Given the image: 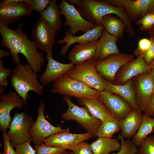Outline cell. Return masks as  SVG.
<instances>
[{
    "label": "cell",
    "mask_w": 154,
    "mask_h": 154,
    "mask_svg": "<svg viewBox=\"0 0 154 154\" xmlns=\"http://www.w3.org/2000/svg\"><path fill=\"white\" fill-rule=\"evenodd\" d=\"M23 26L22 21L15 29H12L8 26L0 25V33L3 39L0 45L9 49L15 64H20L21 58L18 54H23L28 64L37 73L41 70L44 63V54L37 50L34 41L30 40L27 33L23 32Z\"/></svg>",
    "instance_id": "1"
},
{
    "label": "cell",
    "mask_w": 154,
    "mask_h": 154,
    "mask_svg": "<svg viewBox=\"0 0 154 154\" xmlns=\"http://www.w3.org/2000/svg\"><path fill=\"white\" fill-rule=\"evenodd\" d=\"M37 73L29 64H20L12 71L9 81L16 92L26 104L29 98V92H34L38 95L43 93V86L38 78Z\"/></svg>",
    "instance_id": "2"
},
{
    "label": "cell",
    "mask_w": 154,
    "mask_h": 154,
    "mask_svg": "<svg viewBox=\"0 0 154 154\" xmlns=\"http://www.w3.org/2000/svg\"><path fill=\"white\" fill-rule=\"evenodd\" d=\"M51 92L78 99H96L100 92L80 81L65 75L53 82Z\"/></svg>",
    "instance_id": "3"
},
{
    "label": "cell",
    "mask_w": 154,
    "mask_h": 154,
    "mask_svg": "<svg viewBox=\"0 0 154 154\" xmlns=\"http://www.w3.org/2000/svg\"><path fill=\"white\" fill-rule=\"evenodd\" d=\"M63 99L67 104L68 108L66 112L61 114L62 119L66 121H76L87 132L96 136L102 121L93 116L86 107H80L74 104L71 97L64 96Z\"/></svg>",
    "instance_id": "4"
},
{
    "label": "cell",
    "mask_w": 154,
    "mask_h": 154,
    "mask_svg": "<svg viewBox=\"0 0 154 154\" xmlns=\"http://www.w3.org/2000/svg\"><path fill=\"white\" fill-rule=\"evenodd\" d=\"M35 123L32 116L25 112H16L7 133L14 147L27 141H32L31 130Z\"/></svg>",
    "instance_id": "5"
},
{
    "label": "cell",
    "mask_w": 154,
    "mask_h": 154,
    "mask_svg": "<svg viewBox=\"0 0 154 154\" xmlns=\"http://www.w3.org/2000/svg\"><path fill=\"white\" fill-rule=\"evenodd\" d=\"M93 58L74 68L64 75L77 80L101 92L105 90L103 77L99 73Z\"/></svg>",
    "instance_id": "6"
},
{
    "label": "cell",
    "mask_w": 154,
    "mask_h": 154,
    "mask_svg": "<svg viewBox=\"0 0 154 154\" xmlns=\"http://www.w3.org/2000/svg\"><path fill=\"white\" fill-rule=\"evenodd\" d=\"M57 31L40 17L31 29L34 41L37 48L52 56Z\"/></svg>",
    "instance_id": "7"
},
{
    "label": "cell",
    "mask_w": 154,
    "mask_h": 154,
    "mask_svg": "<svg viewBox=\"0 0 154 154\" xmlns=\"http://www.w3.org/2000/svg\"><path fill=\"white\" fill-rule=\"evenodd\" d=\"M134 55L127 53L113 54L95 62L99 73L106 80L113 83L116 74L123 66L134 59Z\"/></svg>",
    "instance_id": "8"
},
{
    "label": "cell",
    "mask_w": 154,
    "mask_h": 154,
    "mask_svg": "<svg viewBox=\"0 0 154 154\" xmlns=\"http://www.w3.org/2000/svg\"><path fill=\"white\" fill-rule=\"evenodd\" d=\"M58 6L61 14L66 19L63 25L69 27L71 33L73 35L78 31L85 33L98 26L85 19L74 6L69 4L66 0H63Z\"/></svg>",
    "instance_id": "9"
},
{
    "label": "cell",
    "mask_w": 154,
    "mask_h": 154,
    "mask_svg": "<svg viewBox=\"0 0 154 154\" xmlns=\"http://www.w3.org/2000/svg\"><path fill=\"white\" fill-rule=\"evenodd\" d=\"M32 11L30 5L24 2L14 0L0 1V25L8 26L19 21L21 17L29 15Z\"/></svg>",
    "instance_id": "10"
},
{
    "label": "cell",
    "mask_w": 154,
    "mask_h": 154,
    "mask_svg": "<svg viewBox=\"0 0 154 154\" xmlns=\"http://www.w3.org/2000/svg\"><path fill=\"white\" fill-rule=\"evenodd\" d=\"M45 108V105L42 100L37 110V118L30 132L32 141L35 144L43 143L45 139L51 135L66 129L53 125L46 119L44 114Z\"/></svg>",
    "instance_id": "11"
},
{
    "label": "cell",
    "mask_w": 154,
    "mask_h": 154,
    "mask_svg": "<svg viewBox=\"0 0 154 154\" xmlns=\"http://www.w3.org/2000/svg\"><path fill=\"white\" fill-rule=\"evenodd\" d=\"M24 104L22 98L16 92L9 91L0 95V129L2 132L9 128L12 119L10 115L14 108H22Z\"/></svg>",
    "instance_id": "12"
},
{
    "label": "cell",
    "mask_w": 154,
    "mask_h": 154,
    "mask_svg": "<svg viewBox=\"0 0 154 154\" xmlns=\"http://www.w3.org/2000/svg\"><path fill=\"white\" fill-rule=\"evenodd\" d=\"M94 136L92 133L88 132L71 133L67 129L51 135L45 139L44 142L48 145L60 147L67 150Z\"/></svg>",
    "instance_id": "13"
},
{
    "label": "cell",
    "mask_w": 154,
    "mask_h": 154,
    "mask_svg": "<svg viewBox=\"0 0 154 154\" xmlns=\"http://www.w3.org/2000/svg\"><path fill=\"white\" fill-rule=\"evenodd\" d=\"M99 98L115 119L120 121L134 110L120 96L106 90L100 92Z\"/></svg>",
    "instance_id": "14"
},
{
    "label": "cell",
    "mask_w": 154,
    "mask_h": 154,
    "mask_svg": "<svg viewBox=\"0 0 154 154\" xmlns=\"http://www.w3.org/2000/svg\"><path fill=\"white\" fill-rule=\"evenodd\" d=\"M150 70L149 65L145 63L143 57L138 56L120 68L116 74L113 83L124 84L133 77L148 72Z\"/></svg>",
    "instance_id": "15"
},
{
    "label": "cell",
    "mask_w": 154,
    "mask_h": 154,
    "mask_svg": "<svg viewBox=\"0 0 154 154\" xmlns=\"http://www.w3.org/2000/svg\"><path fill=\"white\" fill-rule=\"evenodd\" d=\"M135 84L137 102L142 111H144L154 94V82L147 72L137 76Z\"/></svg>",
    "instance_id": "16"
},
{
    "label": "cell",
    "mask_w": 154,
    "mask_h": 154,
    "mask_svg": "<svg viewBox=\"0 0 154 154\" xmlns=\"http://www.w3.org/2000/svg\"><path fill=\"white\" fill-rule=\"evenodd\" d=\"M104 28L103 25H101L88 31L82 35L77 36L72 35L70 29H69L66 32L63 38L56 42L59 45L66 43V45L62 46L60 51L61 55L62 56H65L69 47L74 43L78 42L79 44H83L98 40L102 35Z\"/></svg>",
    "instance_id": "17"
},
{
    "label": "cell",
    "mask_w": 154,
    "mask_h": 154,
    "mask_svg": "<svg viewBox=\"0 0 154 154\" xmlns=\"http://www.w3.org/2000/svg\"><path fill=\"white\" fill-rule=\"evenodd\" d=\"M47 61L46 68L40 76L39 81L42 85H46L56 80L64 75L73 68L74 65L72 63L64 64L54 60L52 57L47 55Z\"/></svg>",
    "instance_id": "18"
},
{
    "label": "cell",
    "mask_w": 154,
    "mask_h": 154,
    "mask_svg": "<svg viewBox=\"0 0 154 154\" xmlns=\"http://www.w3.org/2000/svg\"><path fill=\"white\" fill-rule=\"evenodd\" d=\"M105 90L117 95L127 102L134 110L142 113L136 100L134 84L132 79L122 85L116 84L106 80L103 77Z\"/></svg>",
    "instance_id": "19"
},
{
    "label": "cell",
    "mask_w": 154,
    "mask_h": 154,
    "mask_svg": "<svg viewBox=\"0 0 154 154\" xmlns=\"http://www.w3.org/2000/svg\"><path fill=\"white\" fill-rule=\"evenodd\" d=\"M119 38L109 34L105 29L98 39L93 59L96 61L104 60L108 56L121 54L116 42Z\"/></svg>",
    "instance_id": "20"
},
{
    "label": "cell",
    "mask_w": 154,
    "mask_h": 154,
    "mask_svg": "<svg viewBox=\"0 0 154 154\" xmlns=\"http://www.w3.org/2000/svg\"><path fill=\"white\" fill-rule=\"evenodd\" d=\"M98 40H94L85 44H78L74 45L69 53L67 59L76 66L93 59Z\"/></svg>",
    "instance_id": "21"
},
{
    "label": "cell",
    "mask_w": 154,
    "mask_h": 154,
    "mask_svg": "<svg viewBox=\"0 0 154 154\" xmlns=\"http://www.w3.org/2000/svg\"><path fill=\"white\" fill-rule=\"evenodd\" d=\"M142 113L133 110L125 118L119 121L121 136L125 139L133 137L137 131L142 118Z\"/></svg>",
    "instance_id": "22"
},
{
    "label": "cell",
    "mask_w": 154,
    "mask_h": 154,
    "mask_svg": "<svg viewBox=\"0 0 154 154\" xmlns=\"http://www.w3.org/2000/svg\"><path fill=\"white\" fill-rule=\"evenodd\" d=\"M125 9L132 22L147 14L153 13L154 0H129Z\"/></svg>",
    "instance_id": "23"
},
{
    "label": "cell",
    "mask_w": 154,
    "mask_h": 154,
    "mask_svg": "<svg viewBox=\"0 0 154 154\" xmlns=\"http://www.w3.org/2000/svg\"><path fill=\"white\" fill-rule=\"evenodd\" d=\"M79 104L86 107L90 114L102 122L112 116L111 113L99 98L94 99L80 98Z\"/></svg>",
    "instance_id": "24"
},
{
    "label": "cell",
    "mask_w": 154,
    "mask_h": 154,
    "mask_svg": "<svg viewBox=\"0 0 154 154\" xmlns=\"http://www.w3.org/2000/svg\"><path fill=\"white\" fill-rule=\"evenodd\" d=\"M94 154H109L119 151L121 144L117 139L99 137L90 144Z\"/></svg>",
    "instance_id": "25"
},
{
    "label": "cell",
    "mask_w": 154,
    "mask_h": 154,
    "mask_svg": "<svg viewBox=\"0 0 154 154\" xmlns=\"http://www.w3.org/2000/svg\"><path fill=\"white\" fill-rule=\"evenodd\" d=\"M58 5L56 0H52L47 8L40 13V17L57 31L62 28V21Z\"/></svg>",
    "instance_id": "26"
},
{
    "label": "cell",
    "mask_w": 154,
    "mask_h": 154,
    "mask_svg": "<svg viewBox=\"0 0 154 154\" xmlns=\"http://www.w3.org/2000/svg\"><path fill=\"white\" fill-rule=\"evenodd\" d=\"M102 25L109 34L119 38L123 37L124 30L126 27L125 24L121 20L111 14L103 17Z\"/></svg>",
    "instance_id": "27"
},
{
    "label": "cell",
    "mask_w": 154,
    "mask_h": 154,
    "mask_svg": "<svg viewBox=\"0 0 154 154\" xmlns=\"http://www.w3.org/2000/svg\"><path fill=\"white\" fill-rule=\"evenodd\" d=\"M154 128V117L147 114L142 115L141 121L136 133L132 140L134 144L139 147L142 141L153 131Z\"/></svg>",
    "instance_id": "28"
},
{
    "label": "cell",
    "mask_w": 154,
    "mask_h": 154,
    "mask_svg": "<svg viewBox=\"0 0 154 154\" xmlns=\"http://www.w3.org/2000/svg\"><path fill=\"white\" fill-rule=\"evenodd\" d=\"M120 131L121 128L119 121L112 116L102 122L97 131L96 136L98 137L113 138V135Z\"/></svg>",
    "instance_id": "29"
},
{
    "label": "cell",
    "mask_w": 154,
    "mask_h": 154,
    "mask_svg": "<svg viewBox=\"0 0 154 154\" xmlns=\"http://www.w3.org/2000/svg\"><path fill=\"white\" fill-rule=\"evenodd\" d=\"M118 138L120 141L121 146L118 152L112 154H137L138 149L130 139L123 138L120 134Z\"/></svg>",
    "instance_id": "30"
},
{
    "label": "cell",
    "mask_w": 154,
    "mask_h": 154,
    "mask_svg": "<svg viewBox=\"0 0 154 154\" xmlns=\"http://www.w3.org/2000/svg\"><path fill=\"white\" fill-rule=\"evenodd\" d=\"M34 149L37 154H62L66 151L62 147L48 145L43 143L35 144Z\"/></svg>",
    "instance_id": "31"
},
{
    "label": "cell",
    "mask_w": 154,
    "mask_h": 154,
    "mask_svg": "<svg viewBox=\"0 0 154 154\" xmlns=\"http://www.w3.org/2000/svg\"><path fill=\"white\" fill-rule=\"evenodd\" d=\"M139 147L137 154H154V135L148 136Z\"/></svg>",
    "instance_id": "32"
},
{
    "label": "cell",
    "mask_w": 154,
    "mask_h": 154,
    "mask_svg": "<svg viewBox=\"0 0 154 154\" xmlns=\"http://www.w3.org/2000/svg\"><path fill=\"white\" fill-rule=\"evenodd\" d=\"M50 0H24V2L29 4L32 9L35 10L40 13L48 6Z\"/></svg>",
    "instance_id": "33"
},
{
    "label": "cell",
    "mask_w": 154,
    "mask_h": 154,
    "mask_svg": "<svg viewBox=\"0 0 154 154\" xmlns=\"http://www.w3.org/2000/svg\"><path fill=\"white\" fill-rule=\"evenodd\" d=\"M153 13H152L147 14L140 19L135 21L136 23L141 25L139 28L140 30L141 31L149 29L154 24Z\"/></svg>",
    "instance_id": "34"
},
{
    "label": "cell",
    "mask_w": 154,
    "mask_h": 154,
    "mask_svg": "<svg viewBox=\"0 0 154 154\" xmlns=\"http://www.w3.org/2000/svg\"><path fill=\"white\" fill-rule=\"evenodd\" d=\"M74 154H94L90 144L86 142H81L69 149Z\"/></svg>",
    "instance_id": "35"
},
{
    "label": "cell",
    "mask_w": 154,
    "mask_h": 154,
    "mask_svg": "<svg viewBox=\"0 0 154 154\" xmlns=\"http://www.w3.org/2000/svg\"><path fill=\"white\" fill-rule=\"evenodd\" d=\"M12 71L10 68H5L3 64V60L0 59V86L4 87L8 86L7 78L11 74Z\"/></svg>",
    "instance_id": "36"
},
{
    "label": "cell",
    "mask_w": 154,
    "mask_h": 154,
    "mask_svg": "<svg viewBox=\"0 0 154 154\" xmlns=\"http://www.w3.org/2000/svg\"><path fill=\"white\" fill-rule=\"evenodd\" d=\"M30 141H27L16 146L17 154H37L36 151L30 145Z\"/></svg>",
    "instance_id": "37"
},
{
    "label": "cell",
    "mask_w": 154,
    "mask_h": 154,
    "mask_svg": "<svg viewBox=\"0 0 154 154\" xmlns=\"http://www.w3.org/2000/svg\"><path fill=\"white\" fill-rule=\"evenodd\" d=\"M151 41L146 38L141 39L139 42L137 48L134 52L135 55L137 57L140 56L142 53L147 50L150 47Z\"/></svg>",
    "instance_id": "38"
},
{
    "label": "cell",
    "mask_w": 154,
    "mask_h": 154,
    "mask_svg": "<svg viewBox=\"0 0 154 154\" xmlns=\"http://www.w3.org/2000/svg\"><path fill=\"white\" fill-rule=\"evenodd\" d=\"M3 140V148L4 154H17L15 150L12 145L11 140L6 131L2 132Z\"/></svg>",
    "instance_id": "39"
},
{
    "label": "cell",
    "mask_w": 154,
    "mask_h": 154,
    "mask_svg": "<svg viewBox=\"0 0 154 154\" xmlns=\"http://www.w3.org/2000/svg\"><path fill=\"white\" fill-rule=\"evenodd\" d=\"M151 40V44L150 47L141 55L143 58L145 63L149 65L154 60V36L152 37Z\"/></svg>",
    "instance_id": "40"
},
{
    "label": "cell",
    "mask_w": 154,
    "mask_h": 154,
    "mask_svg": "<svg viewBox=\"0 0 154 154\" xmlns=\"http://www.w3.org/2000/svg\"><path fill=\"white\" fill-rule=\"evenodd\" d=\"M104 1L112 6L125 9L129 0H106Z\"/></svg>",
    "instance_id": "41"
},
{
    "label": "cell",
    "mask_w": 154,
    "mask_h": 154,
    "mask_svg": "<svg viewBox=\"0 0 154 154\" xmlns=\"http://www.w3.org/2000/svg\"><path fill=\"white\" fill-rule=\"evenodd\" d=\"M144 112L150 116L154 117V106L147 108Z\"/></svg>",
    "instance_id": "42"
},
{
    "label": "cell",
    "mask_w": 154,
    "mask_h": 154,
    "mask_svg": "<svg viewBox=\"0 0 154 154\" xmlns=\"http://www.w3.org/2000/svg\"><path fill=\"white\" fill-rule=\"evenodd\" d=\"M11 55L10 51L9 50H3L1 49L0 50V59L3 57H8Z\"/></svg>",
    "instance_id": "43"
},
{
    "label": "cell",
    "mask_w": 154,
    "mask_h": 154,
    "mask_svg": "<svg viewBox=\"0 0 154 154\" xmlns=\"http://www.w3.org/2000/svg\"><path fill=\"white\" fill-rule=\"evenodd\" d=\"M154 106V94L152 96L151 98V99L148 104L147 105V108L153 106Z\"/></svg>",
    "instance_id": "44"
},
{
    "label": "cell",
    "mask_w": 154,
    "mask_h": 154,
    "mask_svg": "<svg viewBox=\"0 0 154 154\" xmlns=\"http://www.w3.org/2000/svg\"><path fill=\"white\" fill-rule=\"evenodd\" d=\"M154 82V68L150 70L148 72Z\"/></svg>",
    "instance_id": "45"
},
{
    "label": "cell",
    "mask_w": 154,
    "mask_h": 154,
    "mask_svg": "<svg viewBox=\"0 0 154 154\" xmlns=\"http://www.w3.org/2000/svg\"><path fill=\"white\" fill-rule=\"evenodd\" d=\"M150 70L154 68V60L149 65Z\"/></svg>",
    "instance_id": "46"
},
{
    "label": "cell",
    "mask_w": 154,
    "mask_h": 154,
    "mask_svg": "<svg viewBox=\"0 0 154 154\" xmlns=\"http://www.w3.org/2000/svg\"><path fill=\"white\" fill-rule=\"evenodd\" d=\"M5 87L0 86V94H2V93L5 90Z\"/></svg>",
    "instance_id": "47"
},
{
    "label": "cell",
    "mask_w": 154,
    "mask_h": 154,
    "mask_svg": "<svg viewBox=\"0 0 154 154\" xmlns=\"http://www.w3.org/2000/svg\"><path fill=\"white\" fill-rule=\"evenodd\" d=\"M70 153L68 151H66L64 153L62 154H69Z\"/></svg>",
    "instance_id": "48"
},
{
    "label": "cell",
    "mask_w": 154,
    "mask_h": 154,
    "mask_svg": "<svg viewBox=\"0 0 154 154\" xmlns=\"http://www.w3.org/2000/svg\"><path fill=\"white\" fill-rule=\"evenodd\" d=\"M69 154H74V153L72 151H71L70 153Z\"/></svg>",
    "instance_id": "49"
},
{
    "label": "cell",
    "mask_w": 154,
    "mask_h": 154,
    "mask_svg": "<svg viewBox=\"0 0 154 154\" xmlns=\"http://www.w3.org/2000/svg\"><path fill=\"white\" fill-rule=\"evenodd\" d=\"M153 19L154 21V13H153Z\"/></svg>",
    "instance_id": "50"
},
{
    "label": "cell",
    "mask_w": 154,
    "mask_h": 154,
    "mask_svg": "<svg viewBox=\"0 0 154 154\" xmlns=\"http://www.w3.org/2000/svg\"><path fill=\"white\" fill-rule=\"evenodd\" d=\"M0 154H4V153H3L0 152Z\"/></svg>",
    "instance_id": "51"
},
{
    "label": "cell",
    "mask_w": 154,
    "mask_h": 154,
    "mask_svg": "<svg viewBox=\"0 0 154 154\" xmlns=\"http://www.w3.org/2000/svg\"></svg>",
    "instance_id": "52"
}]
</instances>
